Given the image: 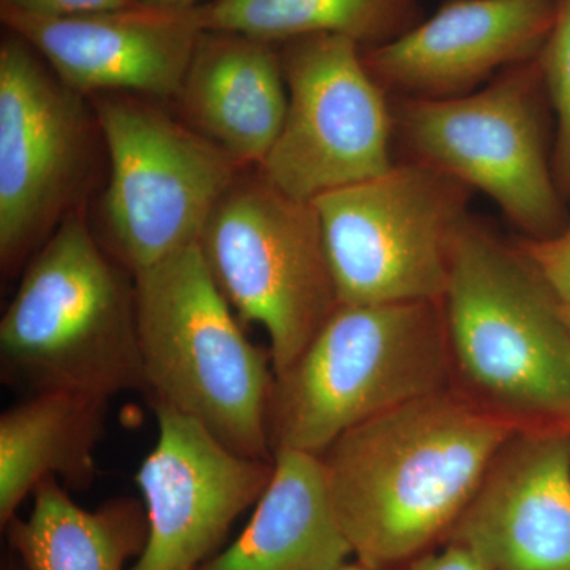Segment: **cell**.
<instances>
[{
    "label": "cell",
    "instance_id": "cell-1",
    "mask_svg": "<svg viewBox=\"0 0 570 570\" xmlns=\"http://www.w3.org/2000/svg\"><path fill=\"white\" fill-rule=\"evenodd\" d=\"M519 430L450 387L336 439L321 459L356 561L370 570L396 568L445 538Z\"/></svg>",
    "mask_w": 570,
    "mask_h": 570
},
{
    "label": "cell",
    "instance_id": "cell-2",
    "mask_svg": "<svg viewBox=\"0 0 570 570\" xmlns=\"http://www.w3.org/2000/svg\"><path fill=\"white\" fill-rule=\"evenodd\" d=\"M126 273L80 216H67L33 255L0 322L3 384L107 401L145 392Z\"/></svg>",
    "mask_w": 570,
    "mask_h": 570
},
{
    "label": "cell",
    "instance_id": "cell-3",
    "mask_svg": "<svg viewBox=\"0 0 570 570\" xmlns=\"http://www.w3.org/2000/svg\"><path fill=\"white\" fill-rule=\"evenodd\" d=\"M442 307L456 389L521 430L570 433V326L519 247L468 224Z\"/></svg>",
    "mask_w": 570,
    "mask_h": 570
},
{
    "label": "cell",
    "instance_id": "cell-4",
    "mask_svg": "<svg viewBox=\"0 0 570 570\" xmlns=\"http://www.w3.org/2000/svg\"><path fill=\"white\" fill-rule=\"evenodd\" d=\"M142 381L153 406L189 415L243 456L275 460L272 355L247 340L200 243L134 276Z\"/></svg>",
    "mask_w": 570,
    "mask_h": 570
},
{
    "label": "cell",
    "instance_id": "cell-5",
    "mask_svg": "<svg viewBox=\"0 0 570 570\" xmlns=\"http://www.w3.org/2000/svg\"><path fill=\"white\" fill-rule=\"evenodd\" d=\"M455 387L442 302L337 305L303 354L275 376L268 436L321 456L352 428Z\"/></svg>",
    "mask_w": 570,
    "mask_h": 570
},
{
    "label": "cell",
    "instance_id": "cell-6",
    "mask_svg": "<svg viewBox=\"0 0 570 570\" xmlns=\"http://www.w3.org/2000/svg\"><path fill=\"white\" fill-rule=\"evenodd\" d=\"M468 189L415 160L313 200L340 305L442 302Z\"/></svg>",
    "mask_w": 570,
    "mask_h": 570
},
{
    "label": "cell",
    "instance_id": "cell-7",
    "mask_svg": "<svg viewBox=\"0 0 570 570\" xmlns=\"http://www.w3.org/2000/svg\"><path fill=\"white\" fill-rule=\"evenodd\" d=\"M198 243L239 321L264 326L275 376L284 373L340 305L313 202L262 175L236 179Z\"/></svg>",
    "mask_w": 570,
    "mask_h": 570
},
{
    "label": "cell",
    "instance_id": "cell-8",
    "mask_svg": "<svg viewBox=\"0 0 570 570\" xmlns=\"http://www.w3.org/2000/svg\"><path fill=\"white\" fill-rule=\"evenodd\" d=\"M97 115L111 163L105 195L111 255L135 276L200 242L239 165L138 100L108 97Z\"/></svg>",
    "mask_w": 570,
    "mask_h": 570
},
{
    "label": "cell",
    "instance_id": "cell-9",
    "mask_svg": "<svg viewBox=\"0 0 570 570\" xmlns=\"http://www.w3.org/2000/svg\"><path fill=\"white\" fill-rule=\"evenodd\" d=\"M528 62L479 92L407 97L396 118L417 163L482 190L531 238H546L560 232L562 212L535 97L542 73Z\"/></svg>",
    "mask_w": 570,
    "mask_h": 570
},
{
    "label": "cell",
    "instance_id": "cell-10",
    "mask_svg": "<svg viewBox=\"0 0 570 570\" xmlns=\"http://www.w3.org/2000/svg\"><path fill=\"white\" fill-rule=\"evenodd\" d=\"M288 105L258 175L288 197L313 202L384 175L392 115L354 39L335 33L285 41Z\"/></svg>",
    "mask_w": 570,
    "mask_h": 570
},
{
    "label": "cell",
    "instance_id": "cell-11",
    "mask_svg": "<svg viewBox=\"0 0 570 570\" xmlns=\"http://www.w3.org/2000/svg\"><path fill=\"white\" fill-rule=\"evenodd\" d=\"M78 92L48 73L21 37L0 48V264L17 272L48 239L86 156Z\"/></svg>",
    "mask_w": 570,
    "mask_h": 570
},
{
    "label": "cell",
    "instance_id": "cell-12",
    "mask_svg": "<svg viewBox=\"0 0 570 570\" xmlns=\"http://www.w3.org/2000/svg\"><path fill=\"white\" fill-rule=\"evenodd\" d=\"M153 409L159 434L135 475L148 539L130 570L202 569L235 520L257 504L273 461L239 455L175 409Z\"/></svg>",
    "mask_w": 570,
    "mask_h": 570
},
{
    "label": "cell",
    "instance_id": "cell-13",
    "mask_svg": "<svg viewBox=\"0 0 570 570\" xmlns=\"http://www.w3.org/2000/svg\"><path fill=\"white\" fill-rule=\"evenodd\" d=\"M445 540L491 570H570V433L517 431Z\"/></svg>",
    "mask_w": 570,
    "mask_h": 570
},
{
    "label": "cell",
    "instance_id": "cell-14",
    "mask_svg": "<svg viewBox=\"0 0 570 570\" xmlns=\"http://www.w3.org/2000/svg\"><path fill=\"white\" fill-rule=\"evenodd\" d=\"M2 21L47 59L56 77L77 92L137 91L174 96L204 29L197 7L130 9L48 18L2 7Z\"/></svg>",
    "mask_w": 570,
    "mask_h": 570
},
{
    "label": "cell",
    "instance_id": "cell-15",
    "mask_svg": "<svg viewBox=\"0 0 570 570\" xmlns=\"http://www.w3.org/2000/svg\"><path fill=\"white\" fill-rule=\"evenodd\" d=\"M558 0H449L422 24L363 55L382 88L464 96L494 71L528 62L549 37Z\"/></svg>",
    "mask_w": 570,
    "mask_h": 570
},
{
    "label": "cell",
    "instance_id": "cell-16",
    "mask_svg": "<svg viewBox=\"0 0 570 570\" xmlns=\"http://www.w3.org/2000/svg\"><path fill=\"white\" fill-rule=\"evenodd\" d=\"M179 97L198 134L261 167L287 115L283 59L268 41L204 31Z\"/></svg>",
    "mask_w": 570,
    "mask_h": 570
},
{
    "label": "cell",
    "instance_id": "cell-17",
    "mask_svg": "<svg viewBox=\"0 0 570 570\" xmlns=\"http://www.w3.org/2000/svg\"><path fill=\"white\" fill-rule=\"evenodd\" d=\"M348 557L321 456L283 449L245 531L200 570H332Z\"/></svg>",
    "mask_w": 570,
    "mask_h": 570
},
{
    "label": "cell",
    "instance_id": "cell-18",
    "mask_svg": "<svg viewBox=\"0 0 570 570\" xmlns=\"http://www.w3.org/2000/svg\"><path fill=\"white\" fill-rule=\"evenodd\" d=\"M108 403L69 392L26 395L0 415V523L6 528L45 480L88 489Z\"/></svg>",
    "mask_w": 570,
    "mask_h": 570
},
{
    "label": "cell",
    "instance_id": "cell-19",
    "mask_svg": "<svg viewBox=\"0 0 570 570\" xmlns=\"http://www.w3.org/2000/svg\"><path fill=\"white\" fill-rule=\"evenodd\" d=\"M28 519L7 524L26 570H124L148 539L145 505L116 498L97 510L81 509L48 479L33 491Z\"/></svg>",
    "mask_w": 570,
    "mask_h": 570
},
{
    "label": "cell",
    "instance_id": "cell-20",
    "mask_svg": "<svg viewBox=\"0 0 570 570\" xmlns=\"http://www.w3.org/2000/svg\"><path fill=\"white\" fill-rule=\"evenodd\" d=\"M412 0H214L197 7L204 31L262 41H291L335 33L358 41H389Z\"/></svg>",
    "mask_w": 570,
    "mask_h": 570
},
{
    "label": "cell",
    "instance_id": "cell-21",
    "mask_svg": "<svg viewBox=\"0 0 570 570\" xmlns=\"http://www.w3.org/2000/svg\"><path fill=\"white\" fill-rule=\"evenodd\" d=\"M542 82L557 115V165L570 187V0H558L557 13L540 58Z\"/></svg>",
    "mask_w": 570,
    "mask_h": 570
},
{
    "label": "cell",
    "instance_id": "cell-22",
    "mask_svg": "<svg viewBox=\"0 0 570 570\" xmlns=\"http://www.w3.org/2000/svg\"><path fill=\"white\" fill-rule=\"evenodd\" d=\"M519 250L557 302L570 307V225L546 238L524 239Z\"/></svg>",
    "mask_w": 570,
    "mask_h": 570
},
{
    "label": "cell",
    "instance_id": "cell-23",
    "mask_svg": "<svg viewBox=\"0 0 570 570\" xmlns=\"http://www.w3.org/2000/svg\"><path fill=\"white\" fill-rule=\"evenodd\" d=\"M140 6L138 0H2L7 9L48 18L86 17Z\"/></svg>",
    "mask_w": 570,
    "mask_h": 570
},
{
    "label": "cell",
    "instance_id": "cell-24",
    "mask_svg": "<svg viewBox=\"0 0 570 570\" xmlns=\"http://www.w3.org/2000/svg\"><path fill=\"white\" fill-rule=\"evenodd\" d=\"M403 570H491L474 550L461 543L448 542L444 549L423 553L404 564Z\"/></svg>",
    "mask_w": 570,
    "mask_h": 570
},
{
    "label": "cell",
    "instance_id": "cell-25",
    "mask_svg": "<svg viewBox=\"0 0 570 570\" xmlns=\"http://www.w3.org/2000/svg\"><path fill=\"white\" fill-rule=\"evenodd\" d=\"M200 0H138L140 6L164 10H189L198 7Z\"/></svg>",
    "mask_w": 570,
    "mask_h": 570
},
{
    "label": "cell",
    "instance_id": "cell-26",
    "mask_svg": "<svg viewBox=\"0 0 570 570\" xmlns=\"http://www.w3.org/2000/svg\"><path fill=\"white\" fill-rule=\"evenodd\" d=\"M332 570H370L365 568V566L360 564L358 561L355 562H344L343 566H340V568L332 569Z\"/></svg>",
    "mask_w": 570,
    "mask_h": 570
},
{
    "label": "cell",
    "instance_id": "cell-27",
    "mask_svg": "<svg viewBox=\"0 0 570 570\" xmlns=\"http://www.w3.org/2000/svg\"><path fill=\"white\" fill-rule=\"evenodd\" d=\"M558 305H560V303H558ZM560 311L562 317H564V321L568 322V325L570 326V307L560 305Z\"/></svg>",
    "mask_w": 570,
    "mask_h": 570
},
{
    "label": "cell",
    "instance_id": "cell-28",
    "mask_svg": "<svg viewBox=\"0 0 570 570\" xmlns=\"http://www.w3.org/2000/svg\"><path fill=\"white\" fill-rule=\"evenodd\" d=\"M7 570H13V569H7Z\"/></svg>",
    "mask_w": 570,
    "mask_h": 570
}]
</instances>
